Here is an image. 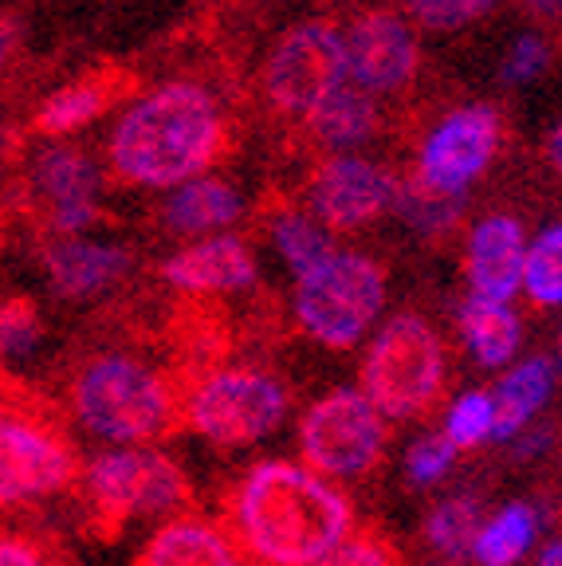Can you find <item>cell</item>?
Segmentation results:
<instances>
[{
	"instance_id": "cell-1",
	"label": "cell",
	"mask_w": 562,
	"mask_h": 566,
	"mask_svg": "<svg viewBox=\"0 0 562 566\" xmlns=\"http://www.w3.org/2000/svg\"><path fill=\"white\" fill-rule=\"evenodd\" d=\"M220 523L252 566H315L354 531L351 495L295 460H260L225 492Z\"/></svg>"
},
{
	"instance_id": "cell-2",
	"label": "cell",
	"mask_w": 562,
	"mask_h": 566,
	"mask_svg": "<svg viewBox=\"0 0 562 566\" xmlns=\"http://www.w3.org/2000/svg\"><path fill=\"white\" fill-rule=\"evenodd\" d=\"M225 150V115L205 83L169 80L123 106L106 138V166L134 189H177L205 177Z\"/></svg>"
},
{
	"instance_id": "cell-3",
	"label": "cell",
	"mask_w": 562,
	"mask_h": 566,
	"mask_svg": "<svg viewBox=\"0 0 562 566\" xmlns=\"http://www.w3.org/2000/svg\"><path fill=\"white\" fill-rule=\"evenodd\" d=\"M67 417L106 449H138L181 429V381L131 350H98L67 381Z\"/></svg>"
},
{
	"instance_id": "cell-4",
	"label": "cell",
	"mask_w": 562,
	"mask_h": 566,
	"mask_svg": "<svg viewBox=\"0 0 562 566\" xmlns=\"http://www.w3.org/2000/svg\"><path fill=\"white\" fill-rule=\"evenodd\" d=\"M80 504L87 512L91 531L118 535L134 520H174L194 507V484L185 469L166 452L138 444V449H103L83 460Z\"/></svg>"
},
{
	"instance_id": "cell-5",
	"label": "cell",
	"mask_w": 562,
	"mask_h": 566,
	"mask_svg": "<svg viewBox=\"0 0 562 566\" xmlns=\"http://www.w3.org/2000/svg\"><path fill=\"white\" fill-rule=\"evenodd\" d=\"M80 449L52 409L0 398V512L60 500L80 484Z\"/></svg>"
},
{
	"instance_id": "cell-6",
	"label": "cell",
	"mask_w": 562,
	"mask_h": 566,
	"mask_svg": "<svg viewBox=\"0 0 562 566\" xmlns=\"http://www.w3.org/2000/svg\"><path fill=\"white\" fill-rule=\"evenodd\" d=\"M288 409V386L260 366H209L181 381V429L220 449L264 441Z\"/></svg>"
},
{
	"instance_id": "cell-7",
	"label": "cell",
	"mask_w": 562,
	"mask_h": 566,
	"mask_svg": "<svg viewBox=\"0 0 562 566\" xmlns=\"http://www.w3.org/2000/svg\"><path fill=\"white\" fill-rule=\"evenodd\" d=\"M445 346L422 315H394L362 358V394L382 417H425L445 394Z\"/></svg>"
},
{
	"instance_id": "cell-8",
	"label": "cell",
	"mask_w": 562,
	"mask_h": 566,
	"mask_svg": "<svg viewBox=\"0 0 562 566\" xmlns=\"http://www.w3.org/2000/svg\"><path fill=\"white\" fill-rule=\"evenodd\" d=\"M386 307V272L378 260L334 248L295 283V318L326 350H351Z\"/></svg>"
},
{
	"instance_id": "cell-9",
	"label": "cell",
	"mask_w": 562,
	"mask_h": 566,
	"mask_svg": "<svg viewBox=\"0 0 562 566\" xmlns=\"http://www.w3.org/2000/svg\"><path fill=\"white\" fill-rule=\"evenodd\" d=\"M389 424L362 389H331L303 413L299 452L311 472L326 480L366 476L386 449Z\"/></svg>"
},
{
	"instance_id": "cell-10",
	"label": "cell",
	"mask_w": 562,
	"mask_h": 566,
	"mask_svg": "<svg viewBox=\"0 0 562 566\" xmlns=\"http://www.w3.org/2000/svg\"><path fill=\"white\" fill-rule=\"evenodd\" d=\"M339 83H346L343 32L331 20L291 24L264 60V95L283 115L308 118Z\"/></svg>"
},
{
	"instance_id": "cell-11",
	"label": "cell",
	"mask_w": 562,
	"mask_h": 566,
	"mask_svg": "<svg viewBox=\"0 0 562 566\" xmlns=\"http://www.w3.org/2000/svg\"><path fill=\"white\" fill-rule=\"evenodd\" d=\"M500 150V115L488 103H468L448 111L422 142L417 154V181L433 193L465 197L468 186L492 166Z\"/></svg>"
},
{
	"instance_id": "cell-12",
	"label": "cell",
	"mask_w": 562,
	"mask_h": 566,
	"mask_svg": "<svg viewBox=\"0 0 562 566\" xmlns=\"http://www.w3.org/2000/svg\"><path fill=\"white\" fill-rule=\"evenodd\" d=\"M343 32V67L346 83L366 95H397L414 83L422 63V40L405 17L386 9H370L346 20Z\"/></svg>"
},
{
	"instance_id": "cell-13",
	"label": "cell",
	"mask_w": 562,
	"mask_h": 566,
	"mask_svg": "<svg viewBox=\"0 0 562 566\" xmlns=\"http://www.w3.org/2000/svg\"><path fill=\"white\" fill-rule=\"evenodd\" d=\"M28 186L44 205L52 237H87L103 217V169L71 142H48L32 154Z\"/></svg>"
},
{
	"instance_id": "cell-14",
	"label": "cell",
	"mask_w": 562,
	"mask_h": 566,
	"mask_svg": "<svg viewBox=\"0 0 562 566\" xmlns=\"http://www.w3.org/2000/svg\"><path fill=\"white\" fill-rule=\"evenodd\" d=\"M397 177L362 154H331L311 174L308 212L326 232H354L394 205Z\"/></svg>"
},
{
	"instance_id": "cell-15",
	"label": "cell",
	"mask_w": 562,
	"mask_h": 566,
	"mask_svg": "<svg viewBox=\"0 0 562 566\" xmlns=\"http://www.w3.org/2000/svg\"><path fill=\"white\" fill-rule=\"evenodd\" d=\"M40 264H44L48 287H52L60 300L83 303L106 295L111 287L131 275L134 256L131 248L115 244V240H98V237H52L40 252Z\"/></svg>"
},
{
	"instance_id": "cell-16",
	"label": "cell",
	"mask_w": 562,
	"mask_h": 566,
	"mask_svg": "<svg viewBox=\"0 0 562 566\" xmlns=\"http://www.w3.org/2000/svg\"><path fill=\"white\" fill-rule=\"evenodd\" d=\"M162 280L185 295H229L244 292L256 283V256L252 248L232 232L201 237L177 248L162 264Z\"/></svg>"
},
{
	"instance_id": "cell-17",
	"label": "cell",
	"mask_w": 562,
	"mask_h": 566,
	"mask_svg": "<svg viewBox=\"0 0 562 566\" xmlns=\"http://www.w3.org/2000/svg\"><path fill=\"white\" fill-rule=\"evenodd\" d=\"M523 260H528V232L508 212L483 217L468 232L465 272L472 283V295L492 303H511V295L523 292Z\"/></svg>"
},
{
	"instance_id": "cell-18",
	"label": "cell",
	"mask_w": 562,
	"mask_h": 566,
	"mask_svg": "<svg viewBox=\"0 0 562 566\" xmlns=\"http://www.w3.org/2000/svg\"><path fill=\"white\" fill-rule=\"evenodd\" d=\"M134 566H252L237 547L225 523L201 512H185L158 523V531L142 543Z\"/></svg>"
},
{
	"instance_id": "cell-19",
	"label": "cell",
	"mask_w": 562,
	"mask_h": 566,
	"mask_svg": "<svg viewBox=\"0 0 562 566\" xmlns=\"http://www.w3.org/2000/svg\"><path fill=\"white\" fill-rule=\"evenodd\" d=\"M244 201H240L237 186H229L225 177H194L185 186L169 189L162 201V224L174 237L201 240V237H220L240 221Z\"/></svg>"
},
{
	"instance_id": "cell-20",
	"label": "cell",
	"mask_w": 562,
	"mask_h": 566,
	"mask_svg": "<svg viewBox=\"0 0 562 566\" xmlns=\"http://www.w3.org/2000/svg\"><path fill=\"white\" fill-rule=\"evenodd\" d=\"M378 98L358 91L354 83H339L308 115L315 142L334 154H354L358 146H366L374 138V130H378Z\"/></svg>"
},
{
	"instance_id": "cell-21",
	"label": "cell",
	"mask_w": 562,
	"mask_h": 566,
	"mask_svg": "<svg viewBox=\"0 0 562 566\" xmlns=\"http://www.w3.org/2000/svg\"><path fill=\"white\" fill-rule=\"evenodd\" d=\"M460 335L465 346L472 350V358L488 370L511 363V354L519 350V315L511 311V303H492L480 295H468L460 307Z\"/></svg>"
},
{
	"instance_id": "cell-22",
	"label": "cell",
	"mask_w": 562,
	"mask_h": 566,
	"mask_svg": "<svg viewBox=\"0 0 562 566\" xmlns=\"http://www.w3.org/2000/svg\"><path fill=\"white\" fill-rule=\"evenodd\" d=\"M551 381H554V366L547 363V358H528V363H519L492 394V409H496L492 437L511 441V437L535 417V409L551 398Z\"/></svg>"
},
{
	"instance_id": "cell-23",
	"label": "cell",
	"mask_w": 562,
	"mask_h": 566,
	"mask_svg": "<svg viewBox=\"0 0 562 566\" xmlns=\"http://www.w3.org/2000/svg\"><path fill=\"white\" fill-rule=\"evenodd\" d=\"M106 106H111L106 83H98V80L67 83V87L52 91V95L40 103V111H35V130L52 142H67L71 134H80V130H87L91 123H98V118L106 115Z\"/></svg>"
},
{
	"instance_id": "cell-24",
	"label": "cell",
	"mask_w": 562,
	"mask_h": 566,
	"mask_svg": "<svg viewBox=\"0 0 562 566\" xmlns=\"http://www.w3.org/2000/svg\"><path fill=\"white\" fill-rule=\"evenodd\" d=\"M268 232H272V244L283 256V264L295 272V280L299 275H308L311 268L323 264V260L334 252L331 232L303 209H280L272 217V224H268Z\"/></svg>"
},
{
	"instance_id": "cell-25",
	"label": "cell",
	"mask_w": 562,
	"mask_h": 566,
	"mask_svg": "<svg viewBox=\"0 0 562 566\" xmlns=\"http://www.w3.org/2000/svg\"><path fill=\"white\" fill-rule=\"evenodd\" d=\"M539 527V515L531 504H508L503 512H496L492 520L483 523L476 535V563L480 566H511L523 551L531 547Z\"/></svg>"
},
{
	"instance_id": "cell-26",
	"label": "cell",
	"mask_w": 562,
	"mask_h": 566,
	"mask_svg": "<svg viewBox=\"0 0 562 566\" xmlns=\"http://www.w3.org/2000/svg\"><path fill=\"white\" fill-rule=\"evenodd\" d=\"M483 527V504L476 495H452L445 504L433 507L425 520V539L437 555L445 558H468L476 547V535Z\"/></svg>"
},
{
	"instance_id": "cell-27",
	"label": "cell",
	"mask_w": 562,
	"mask_h": 566,
	"mask_svg": "<svg viewBox=\"0 0 562 566\" xmlns=\"http://www.w3.org/2000/svg\"><path fill=\"white\" fill-rule=\"evenodd\" d=\"M389 209H394L414 232H422V237H440V232H448L460 221L465 197L433 193L417 177H405V181L394 186V205H389Z\"/></svg>"
},
{
	"instance_id": "cell-28",
	"label": "cell",
	"mask_w": 562,
	"mask_h": 566,
	"mask_svg": "<svg viewBox=\"0 0 562 566\" xmlns=\"http://www.w3.org/2000/svg\"><path fill=\"white\" fill-rule=\"evenodd\" d=\"M523 292L539 307H562V224H551L528 240Z\"/></svg>"
},
{
	"instance_id": "cell-29",
	"label": "cell",
	"mask_w": 562,
	"mask_h": 566,
	"mask_svg": "<svg viewBox=\"0 0 562 566\" xmlns=\"http://www.w3.org/2000/svg\"><path fill=\"white\" fill-rule=\"evenodd\" d=\"M44 343V318L32 300H0V363H24Z\"/></svg>"
},
{
	"instance_id": "cell-30",
	"label": "cell",
	"mask_w": 562,
	"mask_h": 566,
	"mask_svg": "<svg viewBox=\"0 0 562 566\" xmlns=\"http://www.w3.org/2000/svg\"><path fill=\"white\" fill-rule=\"evenodd\" d=\"M409 20L429 32H460V28L476 24L500 4V0H402Z\"/></svg>"
},
{
	"instance_id": "cell-31",
	"label": "cell",
	"mask_w": 562,
	"mask_h": 566,
	"mask_svg": "<svg viewBox=\"0 0 562 566\" xmlns=\"http://www.w3.org/2000/svg\"><path fill=\"white\" fill-rule=\"evenodd\" d=\"M315 566H402V555L378 527H354L351 539H343Z\"/></svg>"
},
{
	"instance_id": "cell-32",
	"label": "cell",
	"mask_w": 562,
	"mask_h": 566,
	"mask_svg": "<svg viewBox=\"0 0 562 566\" xmlns=\"http://www.w3.org/2000/svg\"><path fill=\"white\" fill-rule=\"evenodd\" d=\"M496 424V409H492V394H465V398L452 406L445 424V437L452 441V449H472L483 437H492Z\"/></svg>"
},
{
	"instance_id": "cell-33",
	"label": "cell",
	"mask_w": 562,
	"mask_h": 566,
	"mask_svg": "<svg viewBox=\"0 0 562 566\" xmlns=\"http://www.w3.org/2000/svg\"><path fill=\"white\" fill-rule=\"evenodd\" d=\"M547 67H551V44H547L539 32H523L516 44L508 48V55H503L500 80L508 83V87H528Z\"/></svg>"
},
{
	"instance_id": "cell-34",
	"label": "cell",
	"mask_w": 562,
	"mask_h": 566,
	"mask_svg": "<svg viewBox=\"0 0 562 566\" xmlns=\"http://www.w3.org/2000/svg\"><path fill=\"white\" fill-rule=\"evenodd\" d=\"M0 566H67L52 539L24 527L0 531Z\"/></svg>"
},
{
	"instance_id": "cell-35",
	"label": "cell",
	"mask_w": 562,
	"mask_h": 566,
	"mask_svg": "<svg viewBox=\"0 0 562 566\" xmlns=\"http://www.w3.org/2000/svg\"><path fill=\"white\" fill-rule=\"evenodd\" d=\"M452 457H457V449H452V441H448L445 433H425L422 441L409 449V457H405V469H409V480H414V484L425 488V484H437V480L445 476Z\"/></svg>"
},
{
	"instance_id": "cell-36",
	"label": "cell",
	"mask_w": 562,
	"mask_h": 566,
	"mask_svg": "<svg viewBox=\"0 0 562 566\" xmlns=\"http://www.w3.org/2000/svg\"><path fill=\"white\" fill-rule=\"evenodd\" d=\"M17 44H20V24L12 17H0V75H4L9 60L17 55Z\"/></svg>"
},
{
	"instance_id": "cell-37",
	"label": "cell",
	"mask_w": 562,
	"mask_h": 566,
	"mask_svg": "<svg viewBox=\"0 0 562 566\" xmlns=\"http://www.w3.org/2000/svg\"><path fill=\"white\" fill-rule=\"evenodd\" d=\"M547 158H551L554 174L562 177V118H559V123H554L551 138H547Z\"/></svg>"
},
{
	"instance_id": "cell-38",
	"label": "cell",
	"mask_w": 562,
	"mask_h": 566,
	"mask_svg": "<svg viewBox=\"0 0 562 566\" xmlns=\"http://www.w3.org/2000/svg\"><path fill=\"white\" fill-rule=\"evenodd\" d=\"M523 4H528L531 12H535V17H562V0H523Z\"/></svg>"
},
{
	"instance_id": "cell-39",
	"label": "cell",
	"mask_w": 562,
	"mask_h": 566,
	"mask_svg": "<svg viewBox=\"0 0 562 566\" xmlns=\"http://www.w3.org/2000/svg\"><path fill=\"white\" fill-rule=\"evenodd\" d=\"M539 566H562V543H551V547L539 555Z\"/></svg>"
},
{
	"instance_id": "cell-40",
	"label": "cell",
	"mask_w": 562,
	"mask_h": 566,
	"mask_svg": "<svg viewBox=\"0 0 562 566\" xmlns=\"http://www.w3.org/2000/svg\"><path fill=\"white\" fill-rule=\"evenodd\" d=\"M559 366H562V335H559Z\"/></svg>"
}]
</instances>
